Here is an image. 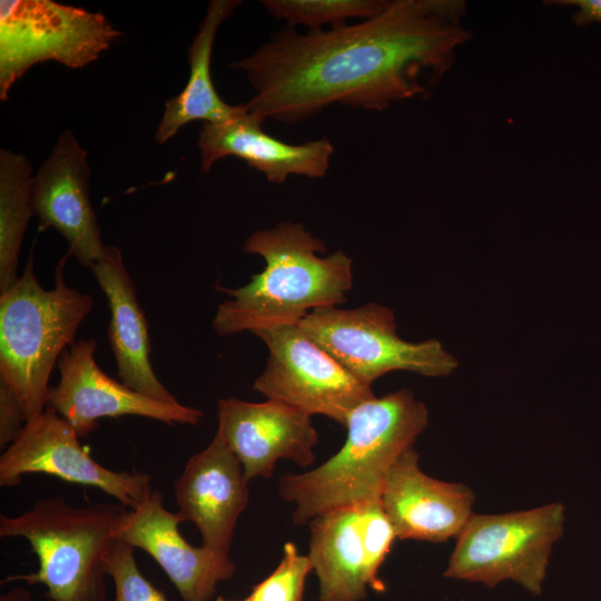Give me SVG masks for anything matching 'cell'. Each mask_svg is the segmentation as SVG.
<instances>
[{
  "mask_svg": "<svg viewBox=\"0 0 601 601\" xmlns=\"http://www.w3.org/2000/svg\"><path fill=\"white\" fill-rule=\"evenodd\" d=\"M31 473L93 486L129 510L152 492L147 473L114 471L95 461L73 428L50 406L28 420L0 456L1 487L16 486Z\"/></svg>",
  "mask_w": 601,
  "mask_h": 601,
  "instance_id": "10",
  "label": "cell"
},
{
  "mask_svg": "<svg viewBox=\"0 0 601 601\" xmlns=\"http://www.w3.org/2000/svg\"><path fill=\"white\" fill-rule=\"evenodd\" d=\"M91 269L108 300V335L121 383L152 400L179 403L161 384L151 366L148 322L120 249L106 246L104 255Z\"/></svg>",
  "mask_w": 601,
  "mask_h": 601,
  "instance_id": "18",
  "label": "cell"
},
{
  "mask_svg": "<svg viewBox=\"0 0 601 601\" xmlns=\"http://www.w3.org/2000/svg\"><path fill=\"white\" fill-rule=\"evenodd\" d=\"M87 151L66 129L33 175L31 206L39 230L56 229L68 243L67 255L91 267L105 253L101 229L89 195Z\"/></svg>",
  "mask_w": 601,
  "mask_h": 601,
  "instance_id": "12",
  "label": "cell"
},
{
  "mask_svg": "<svg viewBox=\"0 0 601 601\" xmlns=\"http://www.w3.org/2000/svg\"><path fill=\"white\" fill-rule=\"evenodd\" d=\"M564 511L554 502L520 512L473 513L455 538L443 575L487 588L510 580L540 595L553 545L563 533Z\"/></svg>",
  "mask_w": 601,
  "mask_h": 601,
  "instance_id": "6",
  "label": "cell"
},
{
  "mask_svg": "<svg viewBox=\"0 0 601 601\" xmlns=\"http://www.w3.org/2000/svg\"><path fill=\"white\" fill-rule=\"evenodd\" d=\"M264 122L247 108L231 119L204 122L198 139L201 173H208L221 158L236 157L277 185L284 184L290 175L326 176L334 152L326 137L300 145L286 144L265 132Z\"/></svg>",
  "mask_w": 601,
  "mask_h": 601,
  "instance_id": "17",
  "label": "cell"
},
{
  "mask_svg": "<svg viewBox=\"0 0 601 601\" xmlns=\"http://www.w3.org/2000/svg\"><path fill=\"white\" fill-rule=\"evenodd\" d=\"M307 524V555L318 579L319 601H362L368 588L378 592L385 589L370 572L357 505L328 511Z\"/></svg>",
  "mask_w": 601,
  "mask_h": 601,
  "instance_id": "19",
  "label": "cell"
},
{
  "mask_svg": "<svg viewBox=\"0 0 601 601\" xmlns=\"http://www.w3.org/2000/svg\"><path fill=\"white\" fill-rule=\"evenodd\" d=\"M68 257L59 260L49 290L35 274L31 250L22 275L0 293V382L14 394L27 421L46 410L52 370L93 307L89 294L66 284Z\"/></svg>",
  "mask_w": 601,
  "mask_h": 601,
  "instance_id": "4",
  "label": "cell"
},
{
  "mask_svg": "<svg viewBox=\"0 0 601 601\" xmlns=\"http://www.w3.org/2000/svg\"><path fill=\"white\" fill-rule=\"evenodd\" d=\"M428 424V411L408 388L358 405L346 422L343 446L307 472L280 477V497L295 505L293 522L307 524L328 511L380 500L398 456Z\"/></svg>",
  "mask_w": 601,
  "mask_h": 601,
  "instance_id": "3",
  "label": "cell"
},
{
  "mask_svg": "<svg viewBox=\"0 0 601 601\" xmlns=\"http://www.w3.org/2000/svg\"><path fill=\"white\" fill-rule=\"evenodd\" d=\"M0 601H32V599L28 590L21 587H16L2 594L0 597Z\"/></svg>",
  "mask_w": 601,
  "mask_h": 601,
  "instance_id": "28",
  "label": "cell"
},
{
  "mask_svg": "<svg viewBox=\"0 0 601 601\" xmlns=\"http://www.w3.org/2000/svg\"><path fill=\"white\" fill-rule=\"evenodd\" d=\"M174 493L177 513L196 525L201 545L229 554L249 491L239 460L218 432L204 450L188 459L174 482Z\"/></svg>",
  "mask_w": 601,
  "mask_h": 601,
  "instance_id": "15",
  "label": "cell"
},
{
  "mask_svg": "<svg viewBox=\"0 0 601 601\" xmlns=\"http://www.w3.org/2000/svg\"><path fill=\"white\" fill-rule=\"evenodd\" d=\"M96 349L95 339L72 343L58 361L60 380L47 395V406L79 437L91 433L105 417L137 415L185 425H198L204 418L198 408L152 400L109 377L96 363Z\"/></svg>",
  "mask_w": 601,
  "mask_h": 601,
  "instance_id": "11",
  "label": "cell"
},
{
  "mask_svg": "<svg viewBox=\"0 0 601 601\" xmlns=\"http://www.w3.org/2000/svg\"><path fill=\"white\" fill-rule=\"evenodd\" d=\"M27 418L11 390L0 382V447L7 449L19 435Z\"/></svg>",
  "mask_w": 601,
  "mask_h": 601,
  "instance_id": "26",
  "label": "cell"
},
{
  "mask_svg": "<svg viewBox=\"0 0 601 601\" xmlns=\"http://www.w3.org/2000/svg\"><path fill=\"white\" fill-rule=\"evenodd\" d=\"M269 356L253 387L267 400L285 402L311 415H324L345 426L349 414L374 398L372 385L344 368L298 325L254 331Z\"/></svg>",
  "mask_w": 601,
  "mask_h": 601,
  "instance_id": "9",
  "label": "cell"
},
{
  "mask_svg": "<svg viewBox=\"0 0 601 601\" xmlns=\"http://www.w3.org/2000/svg\"><path fill=\"white\" fill-rule=\"evenodd\" d=\"M550 3L577 7L573 21L578 26L601 22V0H555Z\"/></svg>",
  "mask_w": 601,
  "mask_h": 601,
  "instance_id": "27",
  "label": "cell"
},
{
  "mask_svg": "<svg viewBox=\"0 0 601 601\" xmlns=\"http://www.w3.org/2000/svg\"><path fill=\"white\" fill-rule=\"evenodd\" d=\"M242 3L238 0H211L188 49L189 77L185 88L165 102L155 134L159 144L168 141L189 122H220L246 111V105H228L214 87L210 62L218 28Z\"/></svg>",
  "mask_w": 601,
  "mask_h": 601,
  "instance_id": "20",
  "label": "cell"
},
{
  "mask_svg": "<svg viewBox=\"0 0 601 601\" xmlns=\"http://www.w3.org/2000/svg\"><path fill=\"white\" fill-rule=\"evenodd\" d=\"M311 571L313 564L309 556L299 554L293 542H286L278 565L253 587L248 597L254 601H303Z\"/></svg>",
  "mask_w": 601,
  "mask_h": 601,
  "instance_id": "23",
  "label": "cell"
},
{
  "mask_svg": "<svg viewBox=\"0 0 601 601\" xmlns=\"http://www.w3.org/2000/svg\"><path fill=\"white\" fill-rule=\"evenodd\" d=\"M466 12L464 0H392L362 22L286 27L230 68L246 73V108L264 121L295 124L332 105L381 111L433 92L471 38Z\"/></svg>",
  "mask_w": 601,
  "mask_h": 601,
  "instance_id": "1",
  "label": "cell"
},
{
  "mask_svg": "<svg viewBox=\"0 0 601 601\" xmlns=\"http://www.w3.org/2000/svg\"><path fill=\"white\" fill-rule=\"evenodd\" d=\"M217 420V432L239 460L248 482L272 477L279 459L302 467L315 460L318 433L312 415L285 402L220 398Z\"/></svg>",
  "mask_w": 601,
  "mask_h": 601,
  "instance_id": "13",
  "label": "cell"
},
{
  "mask_svg": "<svg viewBox=\"0 0 601 601\" xmlns=\"http://www.w3.org/2000/svg\"><path fill=\"white\" fill-rule=\"evenodd\" d=\"M474 500L466 485L425 474L413 446L393 463L381 494L397 539L432 543L459 535L473 514Z\"/></svg>",
  "mask_w": 601,
  "mask_h": 601,
  "instance_id": "16",
  "label": "cell"
},
{
  "mask_svg": "<svg viewBox=\"0 0 601 601\" xmlns=\"http://www.w3.org/2000/svg\"><path fill=\"white\" fill-rule=\"evenodd\" d=\"M185 522L168 511L162 495L152 491L128 510L115 538L148 553L167 574L183 601H211L219 582L231 579L236 566L226 553L193 546L179 531Z\"/></svg>",
  "mask_w": 601,
  "mask_h": 601,
  "instance_id": "14",
  "label": "cell"
},
{
  "mask_svg": "<svg viewBox=\"0 0 601 601\" xmlns=\"http://www.w3.org/2000/svg\"><path fill=\"white\" fill-rule=\"evenodd\" d=\"M325 250V243L298 223L253 233L244 252L260 256L265 268L242 287L217 286L231 299L217 307L216 334L298 325L315 308L344 304L353 287V260L342 249L318 255Z\"/></svg>",
  "mask_w": 601,
  "mask_h": 601,
  "instance_id": "2",
  "label": "cell"
},
{
  "mask_svg": "<svg viewBox=\"0 0 601 601\" xmlns=\"http://www.w3.org/2000/svg\"><path fill=\"white\" fill-rule=\"evenodd\" d=\"M357 508L359 533L367 565L373 578L382 581L378 571L397 538L396 532L381 499L357 504Z\"/></svg>",
  "mask_w": 601,
  "mask_h": 601,
  "instance_id": "25",
  "label": "cell"
},
{
  "mask_svg": "<svg viewBox=\"0 0 601 601\" xmlns=\"http://www.w3.org/2000/svg\"><path fill=\"white\" fill-rule=\"evenodd\" d=\"M390 1V0H388ZM387 0H264L263 6L275 19L295 29L304 26L309 32L348 24L349 19H370L382 12Z\"/></svg>",
  "mask_w": 601,
  "mask_h": 601,
  "instance_id": "22",
  "label": "cell"
},
{
  "mask_svg": "<svg viewBox=\"0 0 601 601\" xmlns=\"http://www.w3.org/2000/svg\"><path fill=\"white\" fill-rule=\"evenodd\" d=\"M298 326L352 375L368 385L393 371L443 377L459 366L457 358L435 338L420 343L402 339L396 333L394 312L376 303L351 309L318 307Z\"/></svg>",
  "mask_w": 601,
  "mask_h": 601,
  "instance_id": "7",
  "label": "cell"
},
{
  "mask_svg": "<svg viewBox=\"0 0 601 601\" xmlns=\"http://www.w3.org/2000/svg\"><path fill=\"white\" fill-rule=\"evenodd\" d=\"M211 601H254V600L252 598H249V597H247V598H245L243 600H230V599H226V598L219 595V597H216L215 599H213Z\"/></svg>",
  "mask_w": 601,
  "mask_h": 601,
  "instance_id": "29",
  "label": "cell"
},
{
  "mask_svg": "<svg viewBox=\"0 0 601 601\" xmlns=\"http://www.w3.org/2000/svg\"><path fill=\"white\" fill-rule=\"evenodd\" d=\"M128 510L107 502L73 506L55 495L21 514H1L0 536L26 539L39 562L36 572L2 583L43 584L51 601H106V560Z\"/></svg>",
  "mask_w": 601,
  "mask_h": 601,
  "instance_id": "5",
  "label": "cell"
},
{
  "mask_svg": "<svg viewBox=\"0 0 601 601\" xmlns=\"http://www.w3.org/2000/svg\"><path fill=\"white\" fill-rule=\"evenodd\" d=\"M135 548L116 540L106 560V572L115 583V599L106 601H168L166 595L140 572Z\"/></svg>",
  "mask_w": 601,
  "mask_h": 601,
  "instance_id": "24",
  "label": "cell"
},
{
  "mask_svg": "<svg viewBox=\"0 0 601 601\" xmlns=\"http://www.w3.org/2000/svg\"><path fill=\"white\" fill-rule=\"evenodd\" d=\"M120 35L100 12L52 0H1L0 99L35 65L82 68Z\"/></svg>",
  "mask_w": 601,
  "mask_h": 601,
  "instance_id": "8",
  "label": "cell"
},
{
  "mask_svg": "<svg viewBox=\"0 0 601 601\" xmlns=\"http://www.w3.org/2000/svg\"><path fill=\"white\" fill-rule=\"evenodd\" d=\"M32 166L26 155L0 149V293L19 278L18 264L31 206Z\"/></svg>",
  "mask_w": 601,
  "mask_h": 601,
  "instance_id": "21",
  "label": "cell"
}]
</instances>
